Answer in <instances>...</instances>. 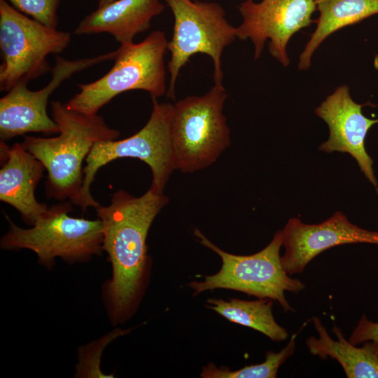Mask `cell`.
<instances>
[{
	"instance_id": "1",
	"label": "cell",
	"mask_w": 378,
	"mask_h": 378,
	"mask_svg": "<svg viewBox=\"0 0 378 378\" xmlns=\"http://www.w3.org/2000/svg\"><path fill=\"white\" fill-rule=\"evenodd\" d=\"M168 202L163 193L150 188L140 197L120 189L108 205L95 208L102 222V248L113 269L105 293L113 323L127 320L138 307L149 276L148 231Z\"/></svg>"
},
{
	"instance_id": "2",
	"label": "cell",
	"mask_w": 378,
	"mask_h": 378,
	"mask_svg": "<svg viewBox=\"0 0 378 378\" xmlns=\"http://www.w3.org/2000/svg\"><path fill=\"white\" fill-rule=\"evenodd\" d=\"M50 106L52 118L59 127L58 136H24L22 144L47 171L46 197L60 202L68 200L76 205L83 186V160L95 143L117 139L120 133L98 114L69 109L59 101L51 102Z\"/></svg>"
},
{
	"instance_id": "3",
	"label": "cell",
	"mask_w": 378,
	"mask_h": 378,
	"mask_svg": "<svg viewBox=\"0 0 378 378\" xmlns=\"http://www.w3.org/2000/svg\"><path fill=\"white\" fill-rule=\"evenodd\" d=\"M167 45L164 33L159 30L139 43L121 45L108 72L95 81L79 84V92L65 104L66 107L93 115L126 91L143 90L155 98L163 95L167 92L164 56Z\"/></svg>"
},
{
	"instance_id": "4",
	"label": "cell",
	"mask_w": 378,
	"mask_h": 378,
	"mask_svg": "<svg viewBox=\"0 0 378 378\" xmlns=\"http://www.w3.org/2000/svg\"><path fill=\"white\" fill-rule=\"evenodd\" d=\"M71 210L69 201L52 205L30 228L18 227L6 215L9 229L1 239V248L31 250L37 255L38 262L48 268L53 266L57 257L75 262L101 254V220L70 216Z\"/></svg>"
},
{
	"instance_id": "5",
	"label": "cell",
	"mask_w": 378,
	"mask_h": 378,
	"mask_svg": "<svg viewBox=\"0 0 378 378\" xmlns=\"http://www.w3.org/2000/svg\"><path fill=\"white\" fill-rule=\"evenodd\" d=\"M227 98L223 85L203 96L174 105L171 146L174 169L192 173L211 165L229 146L230 130L223 113Z\"/></svg>"
},
{
	"instance_id": "6",
	"label": "cell",
	"mask_w": 378,
	"mask_h": 378,
	"mask_svg": "<svg viewBox=\"0 0 378 378\" xmlns=\"http://www.w3.org/2000/svg\"><path fill=\"white\" fill-rule=\"evenodd\" d=\"M152 100L150 116L139 132L124 139L101 141L94 144L85 159L82 190L76 204L83 212L88 207L95 209L100 204L90 192L95 174L102 167L118 158H136L146 163L153 175L150 188L162 193L174 169L171 146L174 105L159 103L155 97Z\"/></svg>"
},
{
	"instance_id": "7",
	"label": "cell",
	"mask_w": 378,
	"mask_h": 378,
	"mask_svg": "<svg viewBox=\"0 0 378 378\" xmlns=\"http://www.w3.org/2000/svg\"><path fill=\"white\" fill-rule=\"evenodd\" d=\"M194 234L201 244L214 251L222 260L221 268L216 274L206 276L204 281L190 283L194 295L217 288L230 289L260 299L275 300L285 312L294 311L285 292L298 293L305 285L291 278L282 267L279 254L281 230L276 232L265 248L249 255H237L221 250L197 228Z\"/></svg>"
},
{
	"instance_id": "8",
	"label": "cell",
	"mask_w": 378,
	"mask_h": 378,
	"mask_svg": "<svg viewBox=\"0 0 378 378\" xmlns=\"http://www.w3.org/2000/svg\"><path fill=\"white\" fill-rule=\"evenodd\" d=\"M174 16V26L167 50L170 74L167 97L174 99L179 71L190 57L202 53L213 60L215 85H223L221 55L224 48L234 41L237 27L226 20L223 8L216 2L191 0H165Z\"/></svg>"
},
{
	"instance_id": "9",
	"label": "cell",
	"mask_w": 378,
	"mask_h": 378,
	"mask_svg": "<svg viewBox=\"0 0 378 378\" xmlns=\"http://www.w3.org/2000/svg\"><path fill=\"white\" fill-rule=\"evenodd\" d=\"M71 34L48 27L0 0V90L36 78L50 71L47 57L62 52Z\"/></svg>"
},
{
	"instance_id": "10",
	"label": "cell",
	"mask_w": 378,
	"mask_h": 378,
	"mask_svg": "<svg viewBox=\"0 0 378 378\" xmlns=\"http://www.w3.org/2000/svg\"><path fill=\"white\" fill-rule=\"evenodd\" d=\"M117 50L92 58L69 60L56 56L52 78L43 88L29 90L27 83L15 85L0 99V140L6 141L30 132L59 133V127L47 113L51 94L74 74L102 62L114 59Z\"/></svg>"
},
{
	"instance_id": "11",
	"label": "cell",
	"mask_w": 378,
	"mask_h": 378,
	"mask_svg": "<svg viewBox=\"0 0 378 378\" xmlns=\"http://www.w3.org/2000/svg\"><path fill=\"white\" fill-rule=\"evenodd\" d=\"M243 18L237 27V37L251 39L254 46V59L262 55L270 40V55L282 66L290 64L287 46L291 37L313 22L317 0H246L237 7Z\"/></svg>"
},
{
	"instance_id": "12",
	"label": "cell",
	"mask_w": 378,
	"mask_h": 378,
	"mask_svg": "<svg viewBox=\"0 0 378 378\" xmlns=\"http://www.w3.org/2000/svg\"><path fill=\"white\" fill-rule=\"evenodd\" d=\"M285 253L281 256L288 274L301 273L308 263L321 252L339 245L354 243L378 244V232L351 223L340 211L318 224H305L290 218L281 230Z\"/></svg>"
},
{
	"instance_id": "13",
	"label": "cell",
	"mask_w": 378,
	"mask_h": 378,
	"mask_svg": "<svg viewBox=\"0 0 378 378\" xmlns=\"http://www.w3.org/2000/svg\"><path fill=\"white\" fill-rule=\"evenodd\" d=\"M363 106L353 100L346 85L339 86L328 95L315 109V113L326 122L329 129L328 140L318 149L328 153L335 151L349 153L378 192L373 160L365 147L366 135L378 123V119L366 118L362 113Z\"/></svg>"
},
{
	"instance_id": "14",
	"label": "cell",
	"mask_w": 378,
	"mask_h": 378,
	"mask_svg": "<svg viewBox=\"0 0 378 378\" xmlns=\"http://www.w3.org/2000/svg\"><path fill=\"white\" fill-rule=\"evenodd\" d=\"M0 150V200L14 207L24 222L31 226L49 208L35 197L46 169L22 143L9 147L1 141Z\"/></svg>"
},
{
	"instance_id": "15",
	"label": "cell",
	"mask_w": 378,
	"mask_h": 378,
	"mask_svg": "<svg viewBox=\"0 0 378 378\" xmlns=\"http://www.w3.org/2000/svg\"><path fill=\"white\" fill-rule=\"evenodd\" d=\"M164 8L160 0H116L87 15L74 33H108L121 45L127 44L136 34L148 29L151 20Z\"/></svg>"
},
{
	"instance_id": "16",
	"label": "cell",
	"mask_w": 378,
	"mask_h": 378,
	"mask_svg": "<svg viewBox=\"0 0 378 378\" xmlns=\"http://www.w3.org/2000/svg\"><path fill=\"white\" fill-rule=\"evenodd\" d=\"M318 338L311 336L306 340L310 353L321 359H335L342 365L348 378H378V342L366 341L362 347L347 341L341 330L334 326L332 330L337 340H332L320 319L313 317Z\"/></svg>"
},
{
	"instance_id": "17",
	"label": "cell",
	"mask_w": 378,
	"mask_h": 378,
	"mask_svg": "<svg viewBox=\"0 0 378 378\" xmlns=\"http://www.w3.org/2000/svg\"><path fill=\"white\" fill-rule=\"evenodd\" d=\"M316 29L300 55L298 69H309L314 53L332 34L378 14V0H317Z\"/></svg>"
},
{
	"instance_id": "18",
	"label": "cell",
	"mask_w": 378,
	"mask_h": 378,
	"mask_svg": "<svg viewBox=\"0 0 378 378\" xmlns=\"http://www.w3.org/2000/svg\"><path fill=\"white\" fill-rule=\"evenodd\" d=\"M206 307L228 321L258 330L274 342L287 339L285 328L275 321L272 314L273 302L270 299L246 301L232 298L209 299Z\"/></svg>"
},
{
	"instance_id": "19",
	"label": "cell",
	"mask_w": 378,
	"mask_h": 378,
	"mask_svg": "<svg viewBox=\"0 0 378 378\" xmlns=\"http://www.w3.org/2000/svg\"><path fill=\"white\" fill-rule=\"evenodd\" d=\"M296 335H293L287 345L279 352L268 351L264 362L245 366L236 370L222 366L217 368L209 363L202 368L203 378H275L279 367L294 353Z\"/></svg>"
},
{
	"instance_id": "20",
	"label": "cell",
	"mask_w": 378,
	"mask_h": 378,
	"mask_svg": "<svg viewBox=\"0 0 378 378\" xmlns=\"http://www.w3.org/2000/svg\"><path fill=\"white\" fill-rule=\"evenodd\" d=\"M13 7L32 18L36 22L56 29L57 10L60 0H7Z\"/></svg>"
},
{
	"instance_id": "21",
	"label": "cell",
	"mask_w": 378,
	"mask_h": 378,
	"mask_svg": "<svg viewBox=\"0 0 378 378\" xmlns=\"http://www.w3.org/2000/svg\"><path fill=\"white\" fill-rule=\"evenodd\" d=\"M349 341L354 345L366 341L378 342V323L369 321L366 316L363 314Z\"/></svg>"
},
{
	"instance_id": "22",
	"label": "cell",
	"mask_w": 378,
	"mask_h": 378,
	"mask_svg": "<svg viewBox=\"0 0 378 378\" xmlns=\"http://www.w3.org/2000/svg\"><path fill=\"white\" fill-rule=\"evenodd\" d=\"M116 0H99L98 1V8H102L106 6V5L115 1Z\"/></svg>"
}]
</instances>
